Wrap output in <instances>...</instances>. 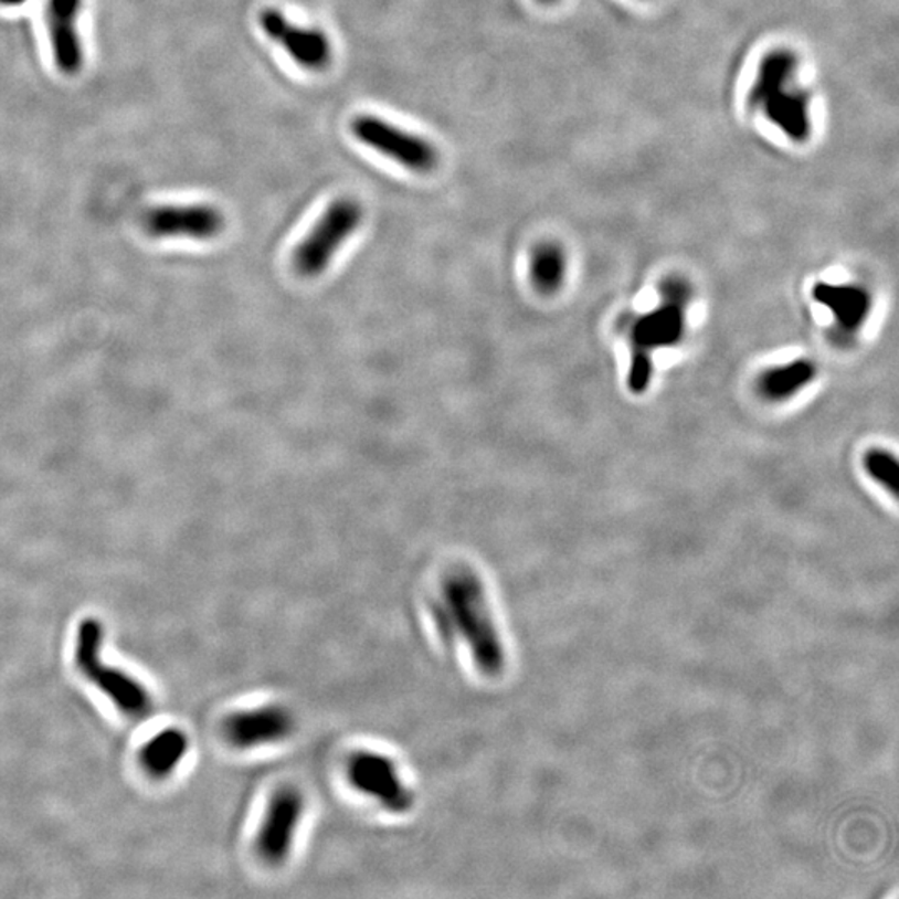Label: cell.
<instances>
[{
	"label": "cell",
	"instance_id": "7c38bea8",
	"mask_svg": "<svg viewBox=\"0 0 899 899\" xmlns=\"http://www.w3.org/2000/svg\"><path fill=\"white\" fill-rule=\"evenodd\" d=\"M685 328L684 307L666 302L663 307L643 315L632 328L636 350L652 352L662 347H671L681 339Z\"/></svg>",
	"mask_w": 899,
	"mask_h": 899
},
{
	"label": "cell",
	"instance_id": "ffe728a7",
	"mask_svg": "<svg viewBox=\"0 0 899 899\" xmlns=\"http://www.w3.org/2000/svg\"><path fill=\"white\" fill-rule=\"evenodd\" d=\"M29 0H0V6L2 8H19V6L25 4Z\"/></svg>",
	"mask_w": 899,
	"mask_h": 899
},
{
	"label": "cell",
	"instance_id": "ba28073f",
	"mask_svg": "<svg viewBox=\"0 0 899 899\" xmlns=\"http://www.w3.org/2000/svg\"><path fill=\"white\" fill-rule=\"evenodd\" d=\"M262 31L282 45L288 57L305 71L320 72L330 65L334 51L328 35L321 29L298 28L278 9H264L258 15Z\"/></svg>",
	"mask_w": 899,
	"mask_h": 899
},
{
	"label": "cell",
	"instance_id": "7a4b0ae2",
	"mask_svg": "<svg viewBox=\"0 0 899 899\" xmlns=\"http://www.w3.org/2000/svg\"><path fill=\"white\" fill-rule=\"evenodd\" d=\"M796 71L798 59L793 52H771L761 62L748 102L751 107L763 112L784 136L803 144L812 136V117L808 92L793 84Z\"/></svg>",
	"mask_w": 899,
	"mask_h": 899
},
{
	"label": "cell",
	"instance_id": "5b68a950",
	"mask_svg": "<svg viewBox=\"0 0 899 899\" xmlns=\"http://www.w3.org/2000/svg\"><path fill=\"white\" fill-rule=\"evenodd\" d=\"M352 134L363 146L370 147L410 172L430 173L438 166V150L425 137L406 133L380 117H356L352 120Z\"/></svg>",
	"mask_w": 899,
	"mask_h": 899
},
{
	"label": "cell",
	"instance_id": "d6986e66",
	"mask_svg": "<svg viewBox=\"0 0 899 899\" xmlns=\"http://www.w3.org/2000/svg\"><path fill=\"white\" fill-rule=\"evenodd\" d=\"M663 295H665L666 302H673V304L681 305L685 307L687 304L688 297H690V288L685 282L678 281V278H671V281L666 282L662 288Z\"/></svg>",
	"mask_w": 899,
	"mask_h": 899
},
{
	"label": "cell",
	"instance_id": "3957f363",
	"mask_svg": "<svg viewBox=\"0 0 899 899\" xmlns=\"http://www.w3.org/2000/svg\"><path fill=\"white\" fill-rule=\"evenodd\" d=\"M102 645L104 626L97 618H85L77 630L75 665L98 691L116 705L117 710L136 720L149 717L152 711L149 691L129 673L104 663Z\"/></svg>",
	"mask_w": 899,
	"mask_h": 899
},
{
	"label": "cell",
	"instance_id": "6da1fadb",
	"mask_svg": "<svg viewBox=\"0 0 899 899\" xmlns=\"http://www.w3.org/2000/svg\"><path fill=\"white\" fill-rule=\"evenodd\" d=\"M438 622L461 636L478 671L498 678L507 668V649L495 622L484 582L468 569L450 572L440 589Z\"/></svg>",
	"mask_w": 899,
	"mask_h": 899
},
{
	"label": "cell",
	"instance_id": "4fadbf2b",
	"mask_svg": "<svg viewBox=\"0 0 899 899\" xmlns=\"http://www.w3.org/2000/svg\"><path fill=\"white\" fill-rule=\"evenodd\" d=\"M813 297L832 311L836 324L845 331L861 327L871 308L868 292L856 285L818 284Z\"/></svg>",
	"mask_w": 899,
	"mask_h": 899
},
{
	"label": "cell",
	"instance_id": "8992f818",
	"mask_svg": "<svg viewBox=\"0 0 899 899\" xmlns=\"http://www.w3.org/2000/svg\"><path fill=\"white\" fill-rule=\"evenodd\" d=\"M347 776L357 792L369 796L393 815H405L415 795L403 780L395 761L376 751H359L347 764Z\"/></svg>",
	"mask_w": 899,
	"mask_h": 899
},
{
	"label": "cell",
	"instance_id": "277c9868",
	"mask_svg": "<svg viewBox=\"0 0 899 899\" xmlns=\"http://www.w3.org/2000/svg\"><path fill=\"white\" fill-rule=\"evenodd\" d=\"M363 209L357 200L337 199L294 252V267L305 278L320 277L342 245L359 231Z\"/></svg>",
	"mask_w": 899,
	"mask_h": 899
},
{
	"label": "cell",
	"instance_id": "ac0fdd59",
	"mask_svg": "<svg viewBox=\"0 0 899 899\" xmlns=\"http://www.w3.org/2000/svg\"><path fill=\"white\" fill-rule=\"evenodd\" d=\"M649 377H652V362H649V353L643 350H635L633 356L632 370H630L628 383L630 389L635 393H642L648 387Z\"/></svg>",
	"mask_w": 899,
	"mask_h": 899
},
{
	"label": "cell",
	"instance_id": "2e32d148",
	"mask_svg": "<svg viewBox=\"0 0 899 899\" xmlns=\"http://www.w3.org/2000/svg\"><path fill=\"white\" fill-rule=\"evenodd\" d=\"M565 254L557 244L538 245L531 255L530 277L540 294H554L565 281Z\"/></svg>",
	"mask_w": 899,
	"mask_h": 899
},
{
	"label": "cell",
	"instance_id": "8fae6325",
	"mask_svg": "<svg viewBox=\"0 0 899 899\" xmlns=\"http://www.w3.org/2000/svg\"><path fill=\"white\" fill-rule=\"evenodd\" d=\"M84 0H47V28L55 65L64 75H77L84 65L78 18Z\"/></svg>",
	"mask_w": 899,
	"mask_h": 899
},
{
	"label": "cell",
	"instance_id": "44dd1931",
	"mask_svg": "<svg viewBox=\"0 0 899 899\" xmlns=\"http://www.w3.org/2000/svg\"><path fill=\"white\" fill-rule=\"evenodd\" d=\"M540 2H543V4H553L557 0H540Z\"/></svg>",
	"mask_w": 899,
	"mask_h": 899
},
{
	"label": "cell",
	"instance_id": "9a60e30c",
	"mask_svg": "<svg viewBox=\"0 0 899 899\" xmlns=\"http://www.w3.org/2000/svg\"><path fill=\"white\" fill-rule=\"evenodd\" d=\"M816 369L808 360L768 370L760 377V392L770 400H786L815 379Z\"/></svg>",
	"mask_w": 899,
	"mask_h": 899
},
{
	"label": "cell",
	"instance_id": "9c48e42d",
	"mask_svg": "<svg viewBox=\"0 0 899 899\" xmlns=\"http://www.w3.org/2000/svg\"><path fill=\"white\" fill-rule=\"evenodd\" d=\"M142 225L147 234L157 239L210 241L222 234L225 216L219 209L207 203L159 205L146 212Z\"/></svg>",
	"mask_w": 899,
	"mask_h": 899
},
{
	"label": "cell",
	"instance_id": "52a82bcc",
	"mask_svg": "<svg viewBox=\"0 0 899 899\" xmlns=\"http://www.w3.org/2000/svg\"><path fill=\"white\" fill-rule=\"evenodd\" d=\"M305 808L304 793L295 786H282L272 795L255 838V852L265 865L277 868L288 861Z\"/></svg>",
	"mask_w": 899,
	"mask_h": 899
},
{
	"label": "cell",
	"instance_id": "30bf717a",
	"mask_svg": "<svg viewBox=\"0 0 899 899\" xmlns=\"http://www.w3.org/2000/svg\"><path fill=\"white\" fill-rule=\"evenodd\" d=\"M295 728L297 721L288 708L264 705L231 715L223 721L222 733L237 750H254L282 743L294 734Z\"/></svg>",
	"mask_w": 899,
	"mask_h": 899
},
{
	"label": "cell",
	"instance_id": "5bb4252c",
	"mask_svg": "<svg viewBox=\"0 0 899 899\" xmlns=\"http://www.w3.org/2000/svg\"><path fill=\"white\" fill-rule=\"evenodd\" d=\"M187 751L189 737L179 728H167L144 744L140 763L150 776H169L182 763Z\"/></svg>",
	"mask_w": 899,
	"mask_h": 899
},
{
	"label": "cell",
	"instance_id": "e0dca14e",
	"mask_svg": "<svg viewBox=\"0 0 899 899\" xmlns=\"http://www.w3.org/2000/svg\"><path fill=\"white\" fill-rule=\"evenodd\" d=\"M865 467L878 484L888 488L892 495L898 494L899 465L891 454H888L885 450H871L865 457Z\"/></svg>",
	"mask_w": 899,
	"mask_h": 899
}]
</instances>
